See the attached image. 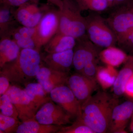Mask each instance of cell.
<instances>
[{"label":"cell","mask_w":133,"mask_h":133,"mask_svg":"<svg viewBox=\"0 0 133 133\" xmlns=\"http://www.w3.org/2000/svg\"><path fill=\"white\" fill-rule=\"evenodd\" d=\"M131 121H133V112L132 115V117H131Z\"/></svg>","instance_id":"obj_39"},{"label":"cell","mask_w":133,"mask_h":133,"mask_svg":"<svg viewBox=\"0 0 133 133\" xmlns=\"http://www.w3.org/2000/svg\"><path fill=\"white\" fill-rule=\"evenodd\" d=\"M121 49L125 52L133 53V30L123 38L117 41Z\"/></svg>","instance_id":"obj_29"},{"label":"cell","mask_w":133,"mask_h":133,"mask_svg":"<svg viewBox=\"0 0 133 133\" xmlns=\"http://www.w3.org/2000/svg\"><path fill=\"white\" fill-rule=\"evenodd\" d=\"M85 19L87 36L93 43L105 48L114 46L117 43L116 36L102 17L91 14Z\"/></svg>","instance_id":"obj_4"},{"label":"cell","mask_w":133,"mask_h":133,"mask_svg":"<svg viewBox=\"0 0 133 133\" xmlns=\"http://www.w3.org/2000/svg\"><path fill=\"white\" fill-rule=\"evenodd\" d=\"M16 30L24 37L33 39L35 42L36 33V27L31 28L22 26V27L17 28Z\"/></svg>","instance_id":"obj_30"},{"label":"cell","mask_w":133,"mask_h":133,"mask_svg":"<svg viewBox=\"0 0 133 133\" xmlns=\"http://www.w3.org/2000/svg\"><path fill=\"white\" fill-rule=\"evenodd\" d=\"M106 22L116 36L117 42L133 30V10L129 4L118 7Z\"/></svg>","instance_id":"obj_6"},{"label":"cell","mask_w":133,"mask_h":133,"mask_svg":"<svg viewBox=\"0 0 133 133\" xmlns=\"http://www.w3.org/2000/svg\"><path fill=\"white\" fill-rule=\"evenodd\" d=\"M50 3L57 6L58 9H60L63 4V0H51Z\"/></svg>","instance_id":"obj_35"},{"label":"cell","mask_w":133,"mask_h":133,"mask_svg":"<svg viewBox=\"0 0 133 133\" xmlns=\"http://www.w3.org/2000/svg\"><path fill=\"white\" fill-rule=\"evenodd\" d=\"M62 126L41 124L35 119L22 122L16 133H57Z\"/></svg>","instance_id":"obj_20"},{"label":"cell","mask_w":133,"mask_h":133,"mask_svg":"<svg viewBox=\"0 0 133 133\" xmlns=\"http://www.w3.org/2000/svg\"><path fill=\"white\" fill-rule=\"evenodd\" d=\"M71 116L52 100L43 105L37 111L35 119L41 124L63 126L71 123Z\"/></svg>","instance_id":"obj_9"},{"label":"cell","mask_w":133,"mask_h":133,"mask_svg":"<svg viewBox=\"0 0 133 133\" xmlns=\"http://www.w3.org/2000/svg\"><path fill=\"white\" fill-rule=\"evenodd\" d=\"M128 4L130 5V6L132 8V9L133 10V1H132V2L130 3H128Z\"/></svg>","instance_id":"obj_38"},{"label":"cell","mask_w":133,"mask_h":133,"mask_svg":"<svg viewBox=\"0 0 133 133\" xmlns=\"http://www.w3.org/2000/svg\"><path fill=\"white\" fill-rule=\"evenodd\" d=\"M21 48L12 38L3 36L0 41V68L18 57Z\"/></svg>","instance_id":"obj_15"},{"label":"cell","mask_w":133,"mask_h":133,"mask_svg":"<svg viewBox=\"0 0 133 133\" xmlns=\"http://www.w3.org/2000/svg\"><path fill=\"white\" fill-rule=\"evenodd\" d=\"M124 66L119 72L113 90L115 97L117 98L124 94L126 84L133 74V56L129 55Z\"/></svg>","instance_id":"obj_17"},{"label":"cell","mask_w":133,"mask_h":133,"mask_svg":"<svg viewBox=\"0 0 133 133\" xmlns=\"http://www.w3.org/2000/svg\"><path fill=\"white\" fill-rule=\"evenodd\" d=\"M12 7L2 5L0 9V33L1 36L7 35L9 33V28L12 22Z\"/></svg>","instance_id":"obj_24"},{"label":"cell","mask_w":133,"mask_h":133,"mask_svg":"<svg viewBox=\"0 0 133 133\" xmlns=\"http://www.w3.org/2000/svg\"><path fill=\"white\" fill-rule=\"evenodd\" d=\"M0 96L5 94L9 88L10 81L7 78L0 74Z\"/></svg>","instance_id":"obj_32"},{"label":"cell","mask_w":133,"mask_h":133,"mask_svg":"<svg viewBox=\"0 0 133 133\" xmlns=\"http://www.w3.org/2000/svg\"><path fill=\"white\" fill-rule=\"evenodd\" d=\"M49 2H50L51 0H47Z\"/></svg>","instance_id":"obj_40"},{"label":"cell","mask_w":133,"mask_h":133,"mask_svg":"<svg viewBox=\"0 0 133 133\" xmlns=\"http://www.w3.org/2000/svg\"><path fill=\"white\" fill-rule=\"evenodd\" d=\"M133 112V102L126 101L114 108L108 133H126L125 129Z\"/></svg>","instance_id":"obj_13"},{"label":"cell","mask_w":133,"mask_h":133,"mask_svg":"<svg viewBox=\"0 0 133 133\" xmlns=\"http://www.w3.org/2000/svg\"><path fill=\"white\" fill-rule=\"evenodd\" d=\"M1 113L5 116L19 119V114L15 107L6 94L0 97Z\"/></svg>","instance_id":"obj_25"},{"label":"cell","mask_w":133,"mask_h":133,"mask_svg":"<svg viewBox=\"0 0 133 133\" xmlns=\"http://www.w3.org/2000/svg\"><path fill=\"white\" fill-rule=\"evenodd\" d=\"M130 128L131 132L133 133V121H131Z\"/></svg>","instance_id":"obj_37"},{"label":"cell","mask_w":133,"mask_h":133,"mask_svg":"<svg viewBox=\"0 0 133 133\" xmlns=\"http://www.w3.org/2000/svg\"><path fill=\"white\" fill-rule=\"evenodd\" d=\"M124 94L129 97L133 99V74L126 84Z\"/></svg>","instance_id":"obj_33"},{"label":"cell","mask_w":133,"mask_h":133,"mask_svg":"<svg viewBox=\"0 0 133 133\" xmlns=\"http://www.w3.org/2000/svg\"><path fill=\"white\" fill-rule=\"evenodd\" d=\"M9 34L11 35L12 39L21 49H29L37 50L35 42L34 40L24 37L17 31L16 30H11Z\"/></svg>","instance_id":"obj_28"},{"label":"cell","mask_w":133,"mask_h":133,"mask_svg":"<svg viewBox=\"0 0 133 133\" xmlns=\"http://www.w3.org/2000/svg\"><path fill=\"white\" fill-rule=\"evenodd\" d=\"M39 51L21 49L18 57L1 69L0 74L6 77L10 83L26 85L36 78L41 66Z\"/></svg>","instance_id":"obj_2"},{"label":"cell","mask_w":133,"mask_h":133,"mask_svg":"<svg viewBox=\"0 0 133 133\" xmlns=\"http://www.w3.org/2000/svg\"><path fill=\"white\" fill-rule=\"evenodd\" d=\"M133 0H114L112 7H118L130 3Z\"/></svg>","instance_id":"obj_34"},{"label":"cell","mask_w":133,"mask_h":133,"mask_svg":"<svg viewBox=\"0 0 133 133\" xmlns=\"http://www.w3.org/2000/svg\"><path fill=\"white\" fill-rule=\"evenodd\" d=\"M74 50L63 52L48 53L43 57L47 66L62 72L69 73L73 63Z\"/></svg>","instance_id":"obj_14"},{"label":"cell","mask_w":133,"mask_h":133,"mask_svg":"<svg viewBox=\"0 0 133 133\" xmlns=\"http://www.w3.org/2000/svg\"><path fill=\"white\" fill-rule=\"evenodd\" d=\"M38 6L37 3H28L18 7L14 13L15 19L23 26L34 28L38 25L47 9Z\"/></svg>","instance_id":"obj_11"},{"label":"cell","mask_w":133,"mask_h":133,"mask_svg":"<svg viewBox=\"0 0 133 133\" xmlns=\"http://www.w3.org/2000/svg\"><path fill=\"white\" fill-rule=\"evenodd\" d=\"M49 94L51 100L60 106L72 118L81 117V104L67 85L55 88Z\"/></svg>","instance_id":"obj_8"},{"label":"cell","mask_w":133,"mask_h":133,"mask_svg":"<svg viewBox=\"0 0 133 133\" xmlns=\"http://www.w3.org/2000/svg\"><path fill=\"white\" fill-rule=\"evenodd\" d=\"M57 133H95L79 117L76 118V121L70 125L62 126Z\"/></svg>","instance_id":"obj_26"},{"label":"cell","mask_w":133,"mask_h":133,"mask_svg":"<svg viewBox=\"0 0 133 133\" xmlns=\"http://www.w3.org/2000/svg\"><path fill=\"white\" fill-rule=\"evenodd\" d=\"M19 119L0 113V133H15L17 128L22 123Z\"/></svg>","instance_id":"obj_27"},{"label":"cell","mask_w":133,"mask_h":133,"mask_svg":"<svg viewBox=\"0 0 133 133\" xmlns=\"http://www.w3.org/2000/svg\"><path fill=\"white\" fill-rule=\"evenodd\" d=\"M25 87V92L37 111L45 103L51 100L50 96H48V94L38 82L28 83Z\"/></svg>","instance_id":"obj_21"},{"label":"cell","mask_w":133,"mask_h":133,"mask_svg":"<svg viewBox=\"0 0 133 133\" xmlns=\"http://www.w3.org/2000/svg\"><path fill=\"white\" fill-rule=\"evenodd\" d=\"M85 37L78 39L74 47L72 65L77 73L82 74L88 51L94 43Z\"/></svg>","instance_id":"obj_18"},{"label":"cell","mask_w":133,"mask_h":133,"mask_svg":"<svg viewBox=\"0 0 133 133\" xmlns=\"http://www.w3.org/2000/svg\"><path fill=\"white\" fill-rule=\"evenodd\" d=\"M129 56L122 49L114 46L106 48L100 52L99 58L107 65L118 67L124 63Z\"/></svg>","instance_id":"obj_19"},{"label":"cell","mask_w":133,"mask_h":133,"mask_svg":"<svg viewBox=\"0 0 133 133\" xmlns=\"http://www.w3.org/2000/svg\"><path fill=\"white\" fill-rule=\"evenodd\" d=\"M76 38L57 33L45 45L44 50L48 53L63 52L73 49L76 44Z\"/></svg>","instance_id":"obj_16"},{"label":"cell","mask_w":133,"mask_h":133,"mask_svg":"<svg viewBox=\"0 0 133 133\" xmlns=\"http://www.w3.org/2000/svg\"><path fill=\"white\" fill-rule=\"evenodd\" d=\"M115 67L107 65L105 66H98L96 75L97 82L104 89L113 87L118 75Z\"/></svg>","instance_id":"obj_22"},{"label":"cell","mask_w":133,"mask_h":133,"mask_svg":"<svg viewBox=\"0 0 133 133\" xmlns=\"http://www.w3.org/2000/svg\"><path fill=\"white\" fill-rule=\"evenodd\" d=\"M40 0H0L1 5H8L11 7H19L28 3H37Z\"/></svg>","instance_id":"obj_31"},{"label":"cell","mask_w":133,"mask_h":133,"mask_svg":"<svg viewBox=\"0 0 133 133\" xmlns=\"http://www.w3.org/2000/svg\"><path fill=\"white\" fill-rule=\"evenodd\" d=\"M75 2L81 11L103 12L109 8L107 0H75Z\"/></svg>","instance_id":"obj_23"},{"label":"cell","mask_w":133,"mask_h":133,"mask_svg":"<svg viewBox=\"0 0 133 133\" xmlns=\"http://www.w3.org/2000/svg\"><path fill=\"white\" fill-rule=\"evenodd\" d=\"M59 27L58 10L50 9L47 6L42 18L36 26L35 42L38 51L57 33Z\"/></svg>","instance_id":"obj_5"},{"label":"cell","mask_w":133,"mask_h":133,"mask_svg":"<svg viewBox=\"0 0 133 133\" xmlns=\"http://www.w3.org/2000/svg\"><path fill=\"white\" fill-rule=\"evenodd\" d=\"M58 10L59 27L57 33L80 39L86 33L85 17L72 0H63L62 8Z\"/></svg>","instance_id":"obj_3"},{"label":"cell","mask_w":133,"mask_h":133,"mask_svg":"<svg viewBox=\"0 0 133 133\" xmlns=\"http://www.w3.org/2000/svg\"><path fill=\"white\" fill-rule=\"evenodd\" d=\"M5 94L15 107L22 122L35 119L37 110L24 89L16 85H10Z\"/></svg>","instance_id":"obj_7"},{"label":"cell","mask_w":133,"mask_h":133,"mask_svg":"<svg viewBox=\"0 0 133 133\" xmlns=\"http://www.w3.org/2000/svg\"><path fill=\"white\" fill-rule=\"evenodd\" d=\"M118 104L117 98L99 91L81 105L79 118L94 133H108L113 110Z\"/></svg>","instance_id":"obj_1"},{"label":"cell","mask_w":133,"mask_h":133,"mask_svg":"<svg viewBox=\"0 0 133 133\" xmlns=\"http://www.w3.org/2000/svg\"><path fill=\"white\" fill-rule=\"evenodd\" d=\"M107 1L109 3V8L112 7L114 0H107Z\"/></svg>","instance_id":"obj_36"},{"label":"cell","mask_w":133,"mask_h":133,"mask_svg":"<svg viewBox=\"0 0 133 133\" xmlns=\"http://www.w3.org/2000/svg\"><path fill=\"white\" fill-rule=\"evenodd\" d=\"M97 82L96 79L77 72L69 76L66 85L81 105L98 89Z\"/></svg>","instance_id":"obj_10"},{"label":"cell","mask_w":133,"mask_h":133,"mask_svg":"<svg viewBox=\"0 0 133 133\" xmlns=\"http://www.w3.org/2000/svg\"><path fill=\"white\" fill-rule=\"evenodd\" d=\"M69 76V73L57 71L48 66H41L36 78L45 92L49 94L55 88L67 84Z\"/></svg>","instance_id":"obj_12"}]
</instances>
